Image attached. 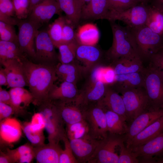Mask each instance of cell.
<instances>
[{"mask_svg": "<svg viewBox=\"0 0 163 163\" xmlns=\"http://www.w3.org/2000/svg\"><path fill=\"white\" fill-rule=\"evenodd\" d=\"M25 78L34 99L38 106L48 100V94L57 78L55 66L35 62L26 58L22 61Z\"/></svg>", "mask_w": 163, "mask_h": 163, "instance_id": "obj_1", "label": "cell"}, {"mask_svg": "<svg viewBox=\"0 0 163 163\" xmlns=\"http://www.w3.org/2000/svg\"><path fill=\"white\" fill-rule=\"evenodd\" d=\"M110 22L113 39L112 46L106 53L107 58L113 62L122 57H140L130 28L115 21Z\"/></svg>", "mask_w": 163, "mask_h": 163, "instance_id": "obj_2", "label": "cell"}, {"mask_svg": "<svg viewBox=\"0 0 163 163\" xmlns=\"http://www.w3.org/2000/svg\"><path fill=\"white\" fill-rule=\"evenodd\" d=\"M38 106V111L44 121V128L47 133L49 142L59 144L67 136L65 124L55 104L48 100Z\"/></svg>", "mask_w": 163, "mask_h": 163, "instance_id": "obj_3", "label": "cell"}, {"mask_svg": "<svg viewBox=\"0 0 163 163\" xmlns=\"http://www.w3.org/2000/svg\"><path fill=\"white\" fill-rule=\"evenodd\" d=\"M130 29L137 52L142 59H149L160 49L163 36L155 33L145 25Z\"/></svg>", "mask_w": 163, "mask_h": 163, "instance_id": "obj_4", "label": "cell"}, {"mask_svg": "<svg viewBox=\"0 0 163 163\" xmlns=\"http://www.w3.org/2000/svg\"><path fill=\"white\" fill-rule=\"evenodd\" d=\"M120 91L125 105L127 121L131 122L139 115L147 110L150 104L144 88H124L120 89Z\"/></svg>", "mask_w": 163, "mask_h": 163, "instance_id": "obj_5", "label": "cell"}, {"mask_svg": "<svg viewBox=\"0 0 163 163\" xmlns=\"http://www.w3.org/2000/svg\"><path fill=\"white\" fill-rule=\"evenodd\" d=\"M148 9L145 4L139 3L124 10H110L106 19L110 22L121 21L128 27L136 28L145 25Z\"/></svg>", "mask_w": 163, "mask_h": 163, "instance_id": "obj_6", "label": "cell"}, {"mask_svg": "<svg viewBox=\"0 0 163 163\" xmlns=\"http://www.w3.org/2000/svg\"><path fill=\"white\" fill-rule=\"evenodd\" d=\"M123 142L124 138L121 136L108 133L105 138L100 140L88 163H118L119 155L116 150Z\"/></svg>", "mask_w": 163, "mask_h": 163, "instance_id": "obj_7", "label": "cell"}, {"mask_svg": "<svg viewBox=\"0 0 163 163\" xmlns=\"http://www.w3.org/2000/svg\"><path fill=\"white\" fill-rule=\"evenodd\" d=\"M17 26L18 43L19 47L27 58L35 62L36 59L35 38L41 27L27 18L19 20Z\"/></svg>", "mask_w": 163, "mask_h": 163, "instance_id": "obj_8", "label": "cell"}, {"mask_svg": "<svg viewBox=\"0 0 163 163\" xmlns=\"http://www.w3.org/2000/svg\"><path fill=\"white\" fill-rule=\"evenodd\" d=\"M83 108L84 119L88 125L90 136L98 140L105 138L108 133L103 108L97 104Z\"/></svg>", "mask_w": 163, "mask_h": 163, "instance_id": "obj_9", "label": "cell"}, {"mask_svg": "<svg viewBox=\"0 0 163 163\" xmlns=\"http://www.w3.org/2000/svg\"><path fill=\"white\" fill-rule=\"evenodd\" d=\"M143 87L151 107L163 109V79L157 71L150 67L144 71Z\"/></svg>", "mask_w": 163, "mask_h": 163, "instance_id": "obj_10", "label": "cell"}, {"mask_svg": "<svg viewBox=\"0 0 163 163\" xmlns=\"http://www.w3.org/2000/svg\"><path fill=\"white\" fill-rule=\"evenodd\" d=\"M36 59L35 62L55 66L58 60L54 43L47 29L38 30L35 38Z\"/></svg>", "mask_w": 163, "mask_h": 163, "instance_id": "obj_11", "label": "cell"}, {"mask_svg": "<svg viewBox=\"0 0 163 163\" xmlns=\"http://www.w3.org/2000/svg\"><path fill=\"white\" fill-rule=\"evenodd\" d=\"M163 115V109L151 108L137 116L128 127L124 137L126 147L135 136Z\"/></svg>", "mask_w": 163, "mask_h": 163, "instance_id": "obj_12", "label": "cell"}, {"mask_svg": "<svg viewBox=\"0 0 163 163\" xmlns=\"http://www.w3.org/2000/svg\"><path fill=\"white\" fill-rule=\"evenodd\" d=\"M129 149L142 162L156 163L163 156V132L142 145Z\"/></svg>", "mask_w": 163, "mask_h": 163, "instance_id": "obj_13", "label": "cell"}, {"mask_svg": "<svg viewBox=\"0 0 163 163\" xmlns=\"http://www.w3.org/2000/svg\"><path fill=\"white\" fill-rule=\"evenodd\" d=\"M102 55L101 50L96 45L78 44L76 51L75 63L83 72L90 71L98 64Z\"/></svg>", "mask_w": 163, "mask_h": 163, "instance_id": "obj_14", "label": "cell"}, {"mask_svg": "<svg viewBox=\"0 0 163 163\" xmlns=\"http://www.w3.org/2000/svg\"><path fill=\"white\" fill-rule=\"evenodd\" d=\"M62 11L56 0H43L34 8L27 18L41 27L55 14L61 15Z\"/></svg>", "mask_w": 163, "mask_h": 163, "instance_id": "obj_15", "label": "cell"}, {"mask_svg": "<svg viewBox=\"0 0 163 163\" xmlns=\"http://www.w3.org/2000/svg\"><path fill=\"white\" fill-rule=\"evenodd\" d=\"M22 132V124L15 118L11 117L0 121L1 145H11L17 142Z\"/></svg>", "mask_w": 163, "mask_h": 163, "instance_id": "obj_16", "label": "cell"}, {"mask_svg": "<svg viewBox=\"0 0 163 163\" xmlns=\"http://www.w3.org/2000/svg\"><path fill=\"white\" fill-rule=\"evenodd\" d=\"M69 140L74 155L78 163H88L94 154L100 140L94 139L89 136Z\"/></svg>", "mask_w": 163, "mask_h": 163, "instance_id": "obj_17", "label": "cell"}, {"mask_svg": "<svg viewBox=\"0 0 163 163\" xmlns=\"http://www.w3.org/2000/svg\"><path fill=\"white\" fill-rule=\"evenodd\" d=\"M106 85L101 81L89 83L85 89L79 92L76 103L83 107L97 104L105 93Z\"/></svg>", "mask_w": 163, "mask_h": 163, "instance_id": "obj_18", "label": "cell"}, {"mask_svg": "<svg viewBox=\"0 0 163 163\" xmlns=\"http://www.w3.org/2000/svg\"><path fill=\"white\" fill-rule=\"evenodd\" d=\"M22 61L14 59L6 61L1 64L4 67L3 68L7 76V88L27 86Z\"/></svg>", "mask_w": 163, "mask_h": 163, "instance_id": "obj_19", "label": "cell"}, {"mask_svg": "<svg viewBox=\"0 0 163 163\" xmlns=\"http://www.w3.org/2000/svg\"><path fill=\"white\" fill-rule=\"evenodd\" d=\"M53 101L57 106L66 125L84 119V108L77 104L75 101Z\"/></svg>", "mask_w": 163, "mask_h": 163, "instance_id": "obj_20", "label": "cell"}, {"mask_svg": "<svg viewBox=\"0 0 163 163\" xmlns=\"http://www.w3.org/2000/svg\"><path fill=\"white\" fill-rule=\"evenodd\" d=\"M76 84L63 81L59 86L53 85L48 94L53 101H75L79 94Z\"/></svg>", "mask_w": 163, "mask_h": 163, "instance_id": "obj_21", "label": "cell"}, {"mask_svg": "<svg viewBox=\"0 0 163 163\" xmlns=\"http://www.w3.org/2000/svg\"><path fill=\"white\" fill-rule=\"evenodd\" d=\"M109 10L108 0H91L82 6L81 19H106Z\"/></svg>", "mask_w": 163, "mask_h": 163, "instance_id": "obj_22", "label": "cell"}, {"mask_svg": "<svg viewBox=\"0 0 163 163\" xmlns=\"http://www.w3.org/2000/svg\"><path fill=\"white\" fill-rule=\"evenodd\" d=\"M103 108L110 110L122 117L126 121V110L121 95L111 88L107 87L105 93L97 103Z\"/></svg>", "mask_w": 163, "mask_h": 163, "instance_id": "obj_23", "label": "cell"}, {"mask_svg": "<svg viewBox=\"0 0 163 163\" xmlns=\"http://www.w3.org/2000/svg\"><path fill=\"white\" fill-rule=\"evenodd\" d=\"M62 150L59 144L50 142L34 147L35 158L37 163H59Z\"/></svg>", "mask_w": 163, "mask_h": 163, "instance_id": "obj_24", "label": "cell"}, {"mask_svg": "<svg viewBox=\"0 0 163 163\" xmlns=\"http://www.w3.org/2000/svg\"><path fill=\"white\" fill-rule=\"evenodd\" d=\"M163 132V115L150 124L135 136L127 148L142 145Z\"/></svg>", "mask_w": 163, "mask_h": 163, "instance_id": "obj_25", "label": "cell"}, {"mask_svg": "<svg viewBox=\"0 0 163 163\" xmlns=\"http://www.w3.org/2000/svg\"><path fill=\"white\" fill-rule=\"evenodd\" d=\"M9 91L11 98V107L15 114L24 112L34 101V97L31 92L24 87L11 88Z\"/></svg>", "mask_w": 163, "mask_h": 163, "instance_id": "obj_26", "label": "cell"}, {"mask_svg": "<svg viewBox=\"0 0 163 163\" xmlns=\"http://www.w3.org/2000/svg\"><path fill=\"white\" fill-rule=\"evenodd\" d=\"M113 62L114 65L113 67L115 75H126L144 71L142 59L140 57H122Z\"/></svg>", "mask_w": 163, "mask_h": 163, "instance_id": "obj_27", "label": "cell"}, {"mask_svg": "<svg viewBox=\"0 0 163 163\" xmlns=\"http://www.w3.org/2000/svg\"><path fill=\"white\" fill-rule=\"evenodd\" d=\"M61 11L65 14L66 18L75 27L81 20L83 6L79 0H56Z\"/></svg>", "mask_w": 163, "mask_h": 163, "instance_id": "obj_28", "label": "cell"}, {"mask_svg": "<svg viewBox=\"0 0 163 163\" xmlns=\"http://www.w3.org/2000/svg\"><path fill=\"white\" fill-rule=\"evenodd\" d=\"M100 37V33L97 26L88 23L80 26L76 33V40L80 44L96 45Z\"/></svg>", "mask_w": 163, "mask_h": 163, "instance_id": "obj_29", "label": "cell"}, {"mask_svg": "<svg viewBox=\"0 0 163 163\" xmlns=\"http://www.w3.org/2000/svg\"><path fill=\"white\" fill-rule=\"evenodd\" d=\"M103 109L106 117L108 133L121 136L126 133L128 128L126 121L117 113L110 110Z\"/></svg>", "mask_w": 163, "mask_h": 163, "instance_id": "obj_30", "label": "cell"}, {"mask_svg": "<svg viewBox=\"0 0 163 163\" xmlns=\"http://www.w3.org/2000/svg\"><path fill=\"white\" fill-rule=\"evenodd\" d=\"M27 57L21 50L18 44L0 40V62L17 59L22 61Z\"/></svg>", "mask_w": 163, "mask_h": 163, "instance_id": "obj_31", "label": "cell"}, {"mask_svg": "<svg viewBox=\"0 0 163 163\" xmlns=\"http://www.w3.org/2000/svg\"><path fill=\"white\" fill-rule=\"evenodd\" d=\"M144 72L126 75H115V82L119 84L120 88L143 87Z\"/></svg>", "mask_w": 163, "mask_h": 163, "instance_id": "obj_32", "label": "cell"}, {"mask_svg": "<svg viewBox=\"0 0 163 163\" xmlns=\"http://www.w3.org/2000/svg\"><path fill=\"white\" fill-rule=\"evenodd\" d=\"M145 25L155 33L163 36V12L152 5L149 6Z\"/></svg>", "mask_w": 163, "mask_h": 163, "instance_id": "obj_33", "label": "cell"}, {"mask_svg": "<svg viewBox=\"0 0 163 163\" xmlns=\"http://www.w3.org/2000/svg\"><path fill=\"white\" fill-rule=\"evenodd\" d=\"M23 131L30 143L34 146L45 144V137L43 129L35 128L30 122H25L22 124Z\"/></svg>", "mask_w": 163, "mask_h": 163, "instance_id": "obj_34", "label": "cell"}, {"mask_svg": "<svg viewBox=\"0 0 163 163\" xmlns=\"http://www.w3.org/2000/svg\"><path fill=\"white\" fill-rule=\"evenodd\" d=\"M77 41L60 44L57 47L58 49V60L63 64L75 63L76 51L78 44Z\"/></svg>", "mask_w": 163, "mask_h": 163, "instance_id": "obj_35", "label": "cell"}, {"mask_svg": "<svg viewBox=\"0 0 163 163\" xmlns=\"http://www.w3.org/2000/svg\"><path fill=\"white\" fill-rule=\"evenodd\" d=\"M66 126V135L69 140L90 136L88 125L85 119L80 122Z\"/></svg>", "mask_w": 163, "mask_h": 163, "instance_id": "obj_36", "label": "cell"}, {"mask_svg": "<svg viewBox=\"0 0 163 163\" xmlns=\"http://www.w3.org/2000/svg\"><path fill=\"white\" fill-rule=\"evenodd\" d=\"M66 19L65 16L59 15L47 29L49 35L56 47L62 43L63 27Z\"/></svg>", "mask_w": 163, "mask_h": 163, "instance_id": "obj_37", "label": "cell"}, {"mask_svg": "<svg viewBox=\"0 0 163 163\" xmlns=\"http://www.w3.org/2000/svg\"><path fill=\"white\" fill-rule=\"evenodd\" d=\"M14 26L0 21V40L18 44V34Z\"/></svg>", "mask_w": 163, "mask_h": 163, "instance_id": "obj_38", "label": "cell"}, {"mask_svg": "<svg viewBox=\"0 0 163 163\" xmlns=\"http://www.w3.org/2000/svg\"><path fill=\"white\" fill-rule=\"evenodd\" d=\"M16 18L18 20L27 19L29 14L30 0H12Z\"/></svg>", "mask_w": 163, "mask_h": 163, "instance_id": "obj_39", "label": "cell"}, {"mask_svg": "<svg viewBox=\"0 0 163 163\" xmlns=\"http://www.w3.org/2000/svg\"><path fill=\"white\" fill-rule=\"evenodd\" d=\"M64 143V149L60 153L59 163H78L71 147L69 140L66 136L62 141Z\"/></svg>", "mask_w": 163, "mask_h": 163, "instance_id": "obj_40", "label": "cell"}, {"mask_svg": "<svg viewBox=\"0 0 163 163\" xmlns=\"http://www.w3.org/2000/svg\"><path fill=\"white\" fill-rule=\"evenodd\" d=\"M55 68L56 75L62 79L70 75L82 72L75 63L63 64L59 62L55 66Z\"/></svg>", "mask_w": 163, "mask_h": 163, "instance_id": "obj_41", "label": "cell"}, {"mask_svg": "<svg viewBox=\"0 0 163 163\" xmlns=\"http://www.w3.org/2000/svg\"><path fill=\"white\" fill-rule=\"evenodd\" d=\"M34 150L33 146L27 143L14 149L7 148L6 152L9 155L13 163H17L18 160L24 155L30 153Z\"/></svg>", "mask_w": 163, "mask_h": 163, "instance_id": "obj_42", "label": "cell"}, {"mask_svg": "<svg viewBox=\"0 0 163 163\" xmlns=\"http://www.w3.org/2000/svg\"><path fill=\"white\" fill-rule=\"evenodd\" d=\"M122 143L119 146L120 153L118 163H138L139 161L134 153Z\"/></svg>", "mask_w": 163, "mask_h": 163, "instance_id": "obj_43", "label": "cell"}, {"mask_svg": "<svg viewBox=\"0 0 163 163\" xmlns=\"http://www.w3.org/2000/svg\"><path fill=\"white\" fill-rule=\"evenodd\" d=\"M74 27L72 24L66 18L63 27L61 44L77 41L76 33L74 30Z\"/></svg>", "mask_w": 163, "mask_h": 163, "instance_id": "obj_44", "label": "cell"}, {"mask_svg": "<svg viewBox=\"0 0 163 163\" xmlns=\"http://www.w3.org/2000/svg\"><path fill=\"white\" fill-rule=\"evenodd\" d=\"M149 59L150 67L157 71L163 79V50H159Z\"/></svg>", "mask_w": 163, "mask_h": 163, "instance_id": "obj_45", "label": "cell"}, {"mask_svg": "<svg viewBox=\"0 0 163 163\" xmlns=\"http://www.w3.org/2000/svg\"><path fill=\"white\" fill-rule=\"evenodd\" d=\"M109 10H122L129 8L137 4L133 0H108Z\"/></svg>", "mask_w": 163, "mask_h": 163, "instance_id": "obj_46", "label": "cell"}, {"mask_svg": "<svg viewBox=\"0 0 163 163\" xmlns=\"http://www.w3.org/2000/svg\"><path fill=\"white\" fill-rule=\"evenodd\" d=\"M0 14L16 18L12 0H0Z\"/></svg>", "mask_w": 163, "mask_h": 163, "instance_id": "obj_47", "label": "cell"}, {"mask_svg": "<svg viewBox=\"0 0 163 163\" xmlns=\"http://www.w3.org/2000/svg\"><path fill=\"white\" fill-rule=\"evenodd\" d=\"M102 82L105 84H110L115 82V75L113 67H104Z\"/></svg>", "mask_w": 163, "mask_h": 163, "instance_id": "obj_48", "label": "cell"}, {"mask_svg": "<svg viewBox=\"0 0 163 163\" xmlns=\"http://www.w3.org/2000/svg\"><path fill=\"white\" fill-rule=\"evenodd\" d=\"M14 113V110L11 106L0 102V121L11 117Z\"/></svg>", "mask_w": 163, "mask_h": 163, "instance_id": "obj_49", "label": "cell"}, {"mask_svg": "<svg viewBox=\"0 0 163 163\" xmlns=\"http://www.w3.org/2000/svg\"><path fill=\"white\" fill-rule=\"evenodd\" d=\"M0 102H2L11 106V101L9 91L2 88L0 86Z\"/></svg>", "mask_w": 163, "mask_h": 163, "instance_id": "obj_50", "label": "cell"}, {"mask_svg": "<svg viewBox=\"0 0 163 163\" xmlns=\"http://www.w3.org/2000/svg\"><path fill=\"white\" fill-rule=\"evenodd\" d=\"M35 158L34 152L33 151L22 156L18 161V163H30Z\"/></svg>", "mask_w": 163, "mask_h": 163, "instance_id": "obj_51", "label": "cell"}, {"mask_svg": "<svg viewBox=\"0 0 163 163\" xmlns=\"http://www.w3.org/2000/svg\"><path fill=\"white\" fill-rule=\"evenodd\" d=\"M0 163H13L12 160L7 153L0 151Z\"/></svg>", "mask_w": 163, "mask_h": 163, "instance_id": "obj_52", "label": "cell"}, {"mask_svg": "<svg viewBox=\"0 0 163 163\" xmlns=\"http://www.w3.org/2000/svg\"><path fill=\"white\" fill-rule=\"evenodd\" d=\"M8 85L7 78L4 68L0 67V85L7 86Z\"/></svg>", "mask_w": 163, "mask_h": 163, "instance_id": "obj_53", "label": "cell"}, {"mask_svg": "<svg viewBox=\"0 0 163 163\" xmlns=\"http://www.w3.org/2000/svg\"><path fill=\"white\" fill-rule=\"evenodd\" d=\"M152 5L163 12V0H154Z\"/></svg>", "mask_w": 163, "mask_h": 163, "instance_id": "obj_54", "label": "cell"}, {"mask_svg": "<svg viewBox=\"0 0 163 163\" xmlns=\"http://www.w3.org/2000/svg\"><path fill=\"white\" fill-rule=\"evenodd\" d=\"M43 0H30L29 14L34 8Z\"/></svg>", "mask_w": 163, "mask_h": 163, "instance_id": "obj_55", "label": "cell"}, {"mask_svg": "<svg viewBox=\"0 0 163 163\" xmlns=\"http://www.w3.org/2000/svg\"><path fill=\"white\" fill-rule=\"evenodd\" d=\"M82 5H83L89 2L91 0H79Z\"/></svg>", "mask_w": 163, "mask_h": 163, "instance_id": "obj_56", "label": "cell"}, {"mask_svg": "<svg viewBox=\"0 0 163 163\" xmlns=\"http://www.w3.org/2000/svg\"><path fill=\"white\" fill-rule=\"evenodd\" d=\"M156 163H163V156L158 158L156 160Z\"/></svg>", "mask_w": 163, "mask_h": 163, "instance_id": "obj_57", "label": "cell"}, {"mask_svg": "<svg viewBox=\"0 0 163 163\" xmlns=\"http://www.w3.org/2000/svg\"><path fill=\"white\" fill-rule=\"evenodd\" d=\"M133 0L137 3H145V2L147 0Z\"/></svg>", "mask_w": 163, "mask_h": 163, "instance_id": "obj_58", "label": "cell"}, {"mask_svg": "<svg viewBox=\"0 0 163 163\" xmlns=\"http://www.w3.org/2000/svg\"><path fill=\"white\" fill-rule=\"evenodd\" d=\"M160 49L163 50V42L161 46V47L160 50Z\"/></svg>", "mask_w": 163, "mask_h": 163, "instance_id": "obj_59", "label": "cell"}]
</instances>
